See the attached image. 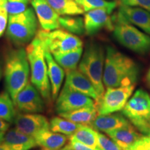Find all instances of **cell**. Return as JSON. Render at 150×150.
Wrapping results in <instances>:
<instances>
[{"instance_id": "1", "label": "cell", "mask_w": 150, "mask_h": 150, "mask_svg": "<svg viewBox=\"0 0 150 150\" xmlns=\"http://www.w3.org/2000/svg\"><path fill=\"white\" fill-rule=\"evenodd\" d=\"M139 69L132 59L112 47L106 48L103 82L107 88L135 85Z\"/></svg>"}, {"instance_id": "8", "label": "cell", "mask_w": 150, "mask_h": 150, "mask_svg": "<svg viewBox=\"0 0 150 150\" xmlns=\"http://www.w3.org/2000/svg\"><path fill=\"white\" fill-rule=\"evenodd\" d=\"M42 41L45 50L51 54L71 51L83 46L79 38L65 30H40L35 35Z\"/></svg>"}, {"instance_id": "13", "label": "cell", "mask_w": 150, "mask_h": 150, "mask_svg": "<svg viewBox=\"0 0 150 150\" xmlns=\"http://www.w3.org/2000/svg\"><path fill=\"white\" fill-rule=\"evenodd\" d=\"M115 18L136 26L150 35V12L140 7L121 5Z\"/></svg>"}, {"instance_id": "12", "label": "cell", "mask_w": 150, "mask_h": 150, "mask_svg": "<svg viewBox=\"0 0 150 150\" xmlns=\"http://www.w3.org/2000/svg\"><path fill=\"white\" fill-rule=\"evenodd\" d=\"M111 13L106 8H97L86 12L84 16L85 33L88 35H95L103 28L113 30V17Z\"/></svg>"}, {"instance_id": "36", "label": "cell", "mask_w": 150, "mask_h": 150, "mask_svg": "<svg viewBox=\"0 0 150 150\" xmlns=\"http://www.w3.org/2000/svg\"><path fill=\"white\" fill-rule=\"evenodd\" d=\"M9 127H10V124L8 122L0 118V131L6 132L8 130Z\"/></svg>"}, {"instance_id": "34", "label": "cell", "mask_w": 150, "mask_h": 150, "mask_svg": "<svg viewBox=\"0 0 150 150\" xmlns=\"http://www.w3.org/2000/svg\"><path fill=\"white\" fill-rule=\"evenodd\" d=\"M128 150H150V136H142Z\"/></svg>"}, {"instance_id": "25", "label": "cell", "mask_w": 150, "mask_h": 150, "mask_svg": "<svg viewBox=\"0 0 150 150\" xmlns=\"http://www.w3.org/2000/svg\"><path fill=\"white\" fill-rule=\"evenodd\" d=\"M54 10L61 16H76L84 13L75 0H46Z\"/></svg>"}, {"instance_id": "26", "label": "cell", "mask_w": 150, "mask_h": 150, "mask_svg": "<svg viewBox=\"0 0 150 150\" xmlns=\"http://www.w3.org/2000/svg\"><path fill=\"white\" fill-rule=\"evenodd\" d=\"M81 125L74 123L62 117H54L50 122V129L54 132L70 137L78 130Z\"/></svg>"}, {"instance_id": "41", "label": "cell", "mask_w": 150, "mask_h": 150, "mask_svg": "<svg viewBox=\"0 0 150 150\" xmlns=\"http://www.w3.org/2000/svg\"><path fill=\"white\" fill-rule=\"evenodd\" d=\"M5 133L3 132V131H0V143L4 141V138Z\"/></svg>"}, {"instance_id": "19", "label": "cell", "mask_w": 150, "mask_h": 150, "mask_svg": "<svg viewBox=\"0 0 150 150\" xmlns=\"http://www.w3.org/2000/svg\"><path fill=\"white\" fill-rule=\"evenodd\" d=\"M3 142L14 150H30L37 146L34 137L24 134L17 128L8 129Z\"/></svg>"}, {"instance_id": "5", "label": "cell", "mask_w": 150, "mask_h": 150, "mask_svg": "<svg viewBox=\"0 0 150 150\" xmlns=\"http://www.w3.org/2000/svg\"><path fill=\"white\" fill-rule=\"evenodd\" d=\"M122 113L142 135L150 136V96L147 92L142 89L135 92Z\"/></svg>"}, {"instance_id": "9", "label": "cell", "mask_w": 150, "mask_h": 150, "mask_svg": "<svg viewBox=\"0 0 150 150\" xmlns=\"http://www.w3.org/2000/svg\"><path fill=\"white\" fill-rule=\"evenodd\" d=\"M135 85L107 88L97 104L98 115H108L122 110L132 95Z\"/></svg>"}, {"instance_id": "33", "label": "cell", "mask_w": 150, "mask_h": 150, "mask_svg": "<svg viewBox=\"0 0 150 150\" xmlns=\"http://www.w3.org/2000/svg\"><path fill=\"white\" fill-rule=\"evenodd\" d=\"M121 5L140 7L150 12V0H120Z\"/></svg>"}, {"instance_id": "20", "label": "cell", "mask_w": 150, "mask_h": 150, "mask_svg": "<svg viewBox=\"0 0 150 150\" xmlns=\"http://www.w3.org/2000/svg\"><path fill=\"white\" fill-rule=\"evenodd\" d=\"M34 138L37 145L43 149L59 150L63 147L68 140L64 134L54 132L50 129L40 131L35 135Z\"/></svg>"}, {"instance_id": "2", "label": "cell", "mask_w": 150, "mask_h": 150, "mask_svg": "<svg viewBox=\"0 0 150 150\" xmlns=\"http://www.w3.org/2000/svg\"><path fill=\"white\" fill-rule=\"evenodd\" d=\"M30 65L27 51L19 48L9 51L5 59L4 75L6 91L13 101L29 82Z\"/></svg>"}, {"instance_id": "30", "label": "cell", "mask_w": 150, "mask_h": 150, "mask_svg": "<svg viewBox=\"0 0 150 150\" xmlns=\"http://www.w3.org/2000/svg\"><path fill=\"white\" fill-rule=\"evenodd\" d=\"M30 0H6V7L8 16L19 14L27 9Z\"/></svg>"}, {"instance_id": "28", "label": "cell", "mask_w": 150, "mask_h": 150, "mask_svg": "<svg viewBox=\"0 0 150 150\" xmlns=\"http://www.w3.org/2000/svg\"><path fill=\"white\" fill-rule=\"evenodd\" d=\"M15 104L8 92L0 93V118L8 122L14 121L16 116Z\"/></svg>"}, {"instance_id": "42", "label": "cell", "mask_w": 150, "mask_h": 150, "mask_svg": "<svg viewBox=\"0 0 150 150\" xmlns=\"http://www.w3.org/2000/svg\"><path fill=\"white\" fill-rule=\"evenodd\" d=\"M42 150H47V149H42Z\"/></svg>"}, {"instance_id": "18", "label": "cell", "mask_w": 150, "mask_h": 150, "mask_svg": "<svg viewBox=\"0 0 150 150\" xmlns=\"http://www.w3.org/2000/svg\"><path fill=\"white\" fill-rule=\"evenodd\" d=\"M45 56L48 67V74L51 85L52 97L53 99H56L64 79L65 72L63 67L53 58L51 52L45 50Z\"/></svg>"}, {"instance_id": "14", "label": "cell", "mask_w": 150, "mask_h": 150, "mask_svg": "<svg viewBox=\"0 0 150 150\" xmlns=\"http://www.w3.org/2000/svg\"><path fill=\"white\" fill-rule=\"evenodd\" d=\"M13 122L19 131L32 136L40 131L50 129V122L47 117L38 113H19Z\"/></svg>"}, {"instance_id": "22", "label": "cell", "mask_w": 150, "mask_h": 150, "mask_svg": "<svg viewBox=\"0 0 150 150\" xmlns=\"http://www.w3.org/2000/svg\"><path fill=\"white\" fill-rule=\"evenodd\" d=\"M98 114L97 106H86L72 110V111L60 114V116L73 122L81 125H90Z\"/></svg>"}, {"instance_id": "38", "label": "cell", "mask_w": 150, "mask_h": 150, "mask_svg": "<svg viewBox=\"0 0 150 150\" xmlns=\"http://www.w3.org/2000/svg\"><path fill=\"white\" fill-rule=\"evenodd\" d=\"M146 83H147V85L148 87L150 88V67L148 70V72L147 73V75H146Z\"/></svg>"}, {"instance_id": "37", "label": "cell", "mask_w": 150, "mask_h": 150, "mask_svg": "<svg viewBox=\"0 0 150 150\" xmlns=\"http://www.w3.org/2000/svg\"><path fill=\"white\" fill-rule=\"evenodd\" d=\"M0 150H14L12 147L10 146L6 145L4 142H2L0 143Z\"/></svg>"}, {"instance_id": "24", "label": "cell", "mask_w": 150, "mask_h": 150, "mask_svg": "<svg viewBox=\"0 0 150 150\" xmlns=\"http://www.w3.org/2000/svg\"><path fill=\"white\" fill-rule=\"evenodd\" d=\"M69 139L76 140L95 149H99L97 131L93 129L88 125H81Z\"/></svg>"}, {"instance_id": "39", "label": "cell", "mask_w": 150, "mask_h": 150, "mask_svg": "<svg viewBox=\"0 0 150 150\" xmlns=\"http://www.w3.org/2000/svg\"><path fill=\"white\" fill-rule=\"evenodd\" d=\"M3 74H4V69L2 66V63H1V60H0V81H1V78H2Z\"/></svg>"}, {"instance_id": "29", "label": "cell", "mask_w": 150, "mask_h": 150, "mask_svg": "<svg viewBox=\"0 0 150 150\" xmlns=\"http://www.w3.org/2000/svg\"><path fill=\"white\" fill-rule=\"evenodd\" d=\"M84 12L97 8H106L110 13L117 6V1H107L105 0H75Z\"/></svg>"}, {"instance_id": "4", "label": "cell", "mask_w": 150, "mask_h": 150, "mask_svg": "<svg viewBox=\"0 0 150 150\" xmlns=\"http://www.w3.org/2000/svg\"><path fill=\"white\" fill-rule=\"evenodd\" d=\"M105 57L102 45L97 42H90L86 47L78 68L93 83L100 100L104 94L103 75Z\"/></svg>"}, {"instance_id": "3", "label": "cell", "mask_w": 150, "mask_h": 150, "mask_svg": "<svg viewBox=\"0 0 150 150\" xmlns=\"http://www.w3.org/2000/svg\"><path fill=\"white\" fill-rule=\"evenodd\" d=\"M31 72V82L40 92L43 99L50 101L52 91L48 74V67L45 56L44 45L35 36L26 49Z\"/></svg>"}, {"instance_id": "7", "label": "cell", "mask_w": 150, "mask_h": 150, "mask_svg": "<svg viewBox=\"0 0 150 150\" xmlns=\"http://www.w3.org/2000/svg\"><path fill=\"white\" fill-rule=\"evenodd\" d=\"M113 21V35L120 44L137 54H145L150 51V36L115 16Z\"/></svg>"}, {"instance_id": "17", "label": "cell", "mask_w": 150, "mask_h": 150, "mask_svg": "<svg viewBox=\"0 0 150 150\" xmlns=\"http://www.w3.org/2000/svg\"><path fill=\"white\" fill-rule=\"evenodd\" d=\"M130 125L129 122L121 114L110 113L97 115L90 125V127L97 131L106 133Z\"/></svg>"}, {"instance_id": "11", "label": "cell", "mask_w": 150, "mask_h": 150, "mask_svg": "<svg viewBox=\"0 0 150 150\" xmlns=\"http://www.w3.org/2000/svg\"><path fill=\"white\" fill-rule=\"evenodd\" d=\"M40 92L31 82L17 95L14 101L15 106L19 110L24 113H38L45 109V102Z\"/></svg>"}, {"instance_id": "23", "label": "cell", "mask_w": 150, "mask_h": 150, "mask_svg": "<svg viewBox=\"0 0 150 150\" xmlns=\"http://www.w3.org/2000/svg\"><path fill=\"white\" fill-rule=\"evenodd\" d=\"M83 53V47L74 49L71 51L52 54L54 59L63 67L65 72L76 69Z\"/></svg>"}, {"instance_id": "21", "label": "cell", "mask_w": 150, "mask_h": 150, "mask_svg": "<svg viewBox=\"0 0 150 150\" xmlns=\"http://www.w3.org/2000/svg\"><path fill=\"white\" fill-rule=\"evenodd\" d=\"M122 150H128L142 136L131 125L105 133Z\"/></svg>"}, {"instance_id": "6", "label": "cell", "mask_w": 150, "mask_h": 150, "mask_svg": "<svg viewBox=\"0 0 150 150\" xmlns=\"http://www.w3.org/2000/svg\"><path fill=\"white\" fill-rule=\"evenodd\" d=\"M37 27V18L34 11L28 8L19 14L8 16L6 35L14 44H26L35 38Z\"/></svg>"}, {"instance_id": "40", "label": "cell", "mask_w": 150, "mask_h": 150, "mask_svg": "<svg viewBox=\"0 0 150 150\" xmlns=\"http://www.w3.org/2000/svg\"><path fill=\"white\" fill-rule=\"evenodd\" d=\"M59 150H74V149H73V148L71 147V146L69 145H67L66 146H65L64 147H62L61 149H59Z\"/></svg>"}, {"instance_id": "16", "label": "cell", "mask_w": 150, "mask_h": 150, "mask_svg": "<svg viewBox=\"0 0 150 150\" xmlns=\"http://www.w3.org/2000/svg\"><path fill=\"white\" fill-rule=\"evenodd\" d=\"M31 2L42 29L53 31L59 29V15L46 0H31Z\"/></svg>"}, {"instance_id": "27", "label": "cell", "mask_w": 150, "mask_h": 150, "mask_svg": "<svg viewBox=\"0 0 150 150\" xmlns=\"http://www.w3.org/2000/svg\"><path fill=\"white\" fill-rule=\"evenodd\" d=\"M60 27L74 35H82L85 33L84 20L74 16H63L59 18Z\"/></svg>"}, {"instance_id": "31", "label": "cell", "mask_w": 150, "mask_h": 150, "mask_svg": "<svg viewBox=\"0 0 150 150\" xmlns=\"http://www.w3.org/2000/svg\"><path fill=\"white\" fill-rule=\"evenodd\" d=\"M98 145L100 150H122L111 138L97 131Z\"/></svg>"}, {"instance_id": "15", "label": "cell", "mask_w": 150, "mask_h": 150, "mask_svg": "<svg viewBox=\"0 0 150 150\" xmlns=\"http://www.w3.org/2000/svg\"><path fill=\"white\" fill-rule=\"evenodd\" d=\"M65 73L66 78L65 86L70 88V89L79 92L86 96L91 97L96 102L97 104H98L100 101L98 94L91 81L79 69H75Z\"/></svg>"}, {"instance_id": "32", "label": "cell", "mask_w": 150, "mask_h": 150, "mask_svg": "<svg viewBox=\"0 0 150 150\" xmlns=\"http://www.w3.org/2000/svg\"><path fill=\"white\" fill-rule=\"evenodd\" d=\"M8 21V13L6 7V0H0V37L4 33Z\"/></svg>"}, {"instance_id": "35", "label": "cell", "mask_w": 150, "mask_h": 150, "mask_svg": "<svg viewBox=\"0 0 150 150\" xmlns=\"http://www.w3.org/2000/svg\"><path fill=\"white\" fill-rule=\"evenodd\" d=\"M69 145L74 150H100V149H95V148L89 147V146L86 145L83 143H81L79 142L73 140H70Z\"/></svg>"}, {"instance_id": "10", "label": "cell", "mask_w": 150, "mask_h": 150, "mask_svg": "<svg viewBox=\"0 0 150 150\" xmlns=\"http://www.w3.org/2000/svg\"><path fill=\"white\" fill-rule=\"evenodd\" d=\"M58 96L56 110L59 115L86 106L97 105L96 102L91 97L70 89L65 85Z\"/></svg>"}]
</instances>
